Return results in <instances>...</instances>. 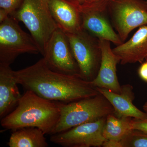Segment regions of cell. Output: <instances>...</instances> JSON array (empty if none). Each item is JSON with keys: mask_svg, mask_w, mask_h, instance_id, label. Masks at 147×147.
I'll return each instance as SVG.
<instances>
[{"mask_svg": "<svg viewBox=\"0 0 147 147\" xmlns=\"http://www.w3.org/2000/svg\"><path fill=\"white\" fill-rule=\"evenodd\" d=\"M16 82L26 90L51 101L69 102L99 94L91 82L50 69L42 58L36 63L14 71Z\"/></svg>", "mask_w": 147, "mask_h": 147, "instance_id": "obj_1", "label": "cell"}, {"mask_svg": "<svg viewBox=\"0 0 147 147\" xmlns=\"http://www.w3.org/2000/svg\"><path fill=\"white\" fill-rule=\"evenodd\" d=\"M60 117L57 101L40 97L26 90L15 109L1 119V125L14 130L26 127H36L45 134L51 135Z\"/></svg>", "mask_w": 147, "mask_h": 147, "instance_id": "obj_2", "label": "cell"}, {"mask_svg": "<svg viewBox=\"0 0 147 147\" xmlns=\"http://www.w3.org/2000/svg\"><path fill=\"white\" fill-rule=\"evenodd\" d=\"M57 102L60 117L51 135L82 124L107 117L108 115L115 113L111 103L100 93L95 96L73 102Z\"/></svg>", "mask_w": 147, "mask_h": 147, "instance_id": "obj_3", "label": "cell"}, {"mask_svg": "<svg viewBox=\"0 0 147 147\" xmlns=\"http://www.w3.org/2000/svg\"><path fill=\"white\" fill-rule=\"evenodd\" d=\"M10 16L24 23L43 55L47 42L59 28L50 11L49 0H23Z\"/></svg>", "mask_w": 147, "mask_h": 147, "instance_id": "obj_4", "label": "cell"}, {"mask_svg": "<svg viewBox=\"0 0 147 147\" xmlns=\"http://www.w3.org/2000/svg\"><path fill=\"white\" fill-rule=\"evenodd\" d=\"M26 53L37 55L40 50L31 35L24 32L18 21L9 16L0 23V64L10 65Z\"/></svg>", "mask_w": 147, "mask_h": 147, "instance_id": "obj_5", "label": "cell"}, {"mask_svg": "<svg viewBox=\"0 0 147 147\" xmlns=\"http://www.w3.org/2000/svg\"><path fill=\"white\" fill-rule=\"evenodd\" d=\"M72 54L79 66L83 79L91 82L96 76L100 51L98 41L82 29L73 33H66Z\"/></svg>", "mask_w": 147, "mask_h": 147, "instance_id": "obj_6", "label": "cell"}, {"mask_svg": "<svg viewBox=\"0 0 147 147\" xmlns=\"http://www.w3.org/2000/svg\"><path fill=\"white\" fill-rule=\"evenodd\" d=\"M42 56L46 65L53 71L82 77L67 35L60 28L53 34Z\"/></svg>", "mask_w": 147, "mask_h": 147, "instance_id": "obj_7", "label": "cell"}, {"mask_svg": "<svg viewBox=\"0 0 147 147\" xmlns=\"http://www.w3.org/2000/svg\"><path fill=\"white\" fill-rule=\"evenodd\" d=\"M115 28L123 43L131 31L147 24V1L115 0L108 3Z\"/></svg>", "mask_w": 147, "mask_h": 147, "instance_id": "obj_8", "label": "cell"}, {"mask_svg": "<svg viewBox=\"0 0 147 147\" xmlns=\"http://www.w3.org/2000/svg\"><path fill=\"white\" fill-rule=\"evenodd\" d=\"M107 117L79 125L51 135L50 141L65 147H100L107 141L102 134Z\"/></svg>", "mask_w": 147, "mask_h": 147, "instance_id": "obj_9", "label": "cell"}, {"mask_svg": "<svg viewBox=\"0 0 147 147\" xmlns=\"http://www.w3.org/2000/svg\"><path fill=\"white\" fill-rule=\"evenodd\" d=\"M108 4L94 3L80 5L82 28L98 39L106 40L119 45L123 42L103 14Z\"/></svg>", "mask_w": 147, "mask_h": 147, "instance_id": "obj_10", "label": "cell"}, {"mask_svg": "<svg viewBox=\"0 0 147 147\" xmlns=\"http://www.w3.org/2000/svg\"><path fill=\"white\" fill-rule=\"evenodd\" d=\"M100 51V65L96 76L91 82L96 88L110 90L120 93L121 86L120 85L117 74V65L120 59L113 52L110 42L104 39H98Z\"/></svg>", "mask_w": 147, "mask_h": 147, "instance_id": "obj_11", "label": "cell"}, {"mask_svg": "<svg viewBox=\"0 0 147 147\" xmlns=\"http://www.w3.org/2000/svg\"><path fill=\"white\" fill-rule=\"evenodd\" d=\"M111 103L115 110V115L119 117H130L136 119L147 118V113L143 112L133 104L134 98L133 87L131 85L121 86L120 93L110 90L96 88Z\"/></svg>", "mask_w": 147, "mask_h": 147, "instance_id": "obj_12", "label": "cell"}, {"mask_svg": "<svg viewBox=\"0 0 147 147\" xmlns=\"http://www.w3.org/2000/svg\"><path fill=\"white\" fill-rule=\"evenodd\" d=\"M49 5L58 27L65 33L82 30L80 5L67 0H49Z\"/></svg>", "mask_w": 147, "mask_h": 147, "instance_id": "obj_13", "label": "cell"}, {"mask_svg": "<svg viewBox=\"0 0 147 147\" xmlns=\"http://www.w3.org/2000/svg\"><path fill=\"white\" fill-rule=\"evenodd\" d=\"M14 71L10 65L0 64V118L13 111L22 97Z\"/></svg>", "mask_w": 147, "mask_h": 147, "instance_id": "obj_14", "label": "cell"}, {"mask_svg": "<svg viewBox=\"0 0 147 147\" xmlns=\"http://www.w3.org/2000/svg\"><path fill=\"white\" fill-rule=\"evenodd\" d=\"M113 51L121 65L143 62L147 58V25L140 27L129 40Z\"/></svg>", "mask_w": 147, "mask_h": 147, "instance_id": "obj_15", "label": "cell"}, {"mask_svg": "<svg viewBox=\"0 0 147 147\" xmlns=\"http://www.w3.org/2000/svg\"><path fill=\"white\" fill-rule=\"evenodd\" d=\"M45 133L39 128L26 127L14 130L11 135L9 147H47Z\"/></svg>", "mask_w": 147, "mask_h": 147, "instance_id": "obj_16", "label": "cell"}, {"mask_svg": "<svg viewBox=\"0 0 147 147\" xmlns=\"http://www.w3.org/2000/svg\"><path fill=\"white\" fill-rule=\"evenodd\" d=\"M132 118L119 117L115 114L107 116L103 128V137L106 140L119 142L132 129Z\"/></svg>", "mask_w": 147, "mask_h": 147, "instance_id": "obj_17", "label": "cell"}, {"mask_svg": "<svg viewBox=\"0 0 147 147\" xmlns=\"http://www.w3.org/2000/svg\"><path fill=\"white\" fill-rule=\"evenodd\" d=\"M119 147H147V134L132 129L119 142Z\"/></svg>", "mask_w": 147, "mask_h": 147, "instance_id": "obj_18", "label": "cell"}, {"mask_svg": "<svg viewBox=\"0 0 147 147\" xmlns=\"http://www.w3.org/2000/svg\"><path fill=\"white\" fill-rule=\"evenodd\" d=\"M23 0H0V9L11 15L21 5Z\"/></svg>", "mask_w": 147, "mask_h": 147, "instance_id": "obj_19", "label": "cell"}, {"mask_svg": "<svg viewBox=\"0 0 147 147\" xmlns=\"http://www.w3.org/2000/svg\"><path fill=\"white\" fill-rule=\"evenodd\" d=\"M131 126L133 129L139 130L147 134V118H133L131 121Z\"/></svg>", "mask_w": 147, "mask_h": 147, "instance_id": "obj_20", "label": "cell"}, {"mask_svg": "<svg viewBox=\"0 0 147 147\" xmlns=\"http://www.w3.org/2000/svg\"><path fill=\"white\" fill-rule=\"evenodd\" d=\"M138 73L140 78L147 82V61L142 64L139 67Z\"/></svg>", "mask_w": 147, "mask_h": 147, "instance_id": "obj_21", "label": "cell"}, {"mask_svg": "<svg viewBox=\"0 0 147 147\" xmlns=\"http://www.w3.org/2000/svg\"><path fill=\"white\" fill-rule=\"evenodd\" d=\"M115 0H86L85 4H91L94 3H106ZM84 4V5H85Z\"/></svg>", "mask_w": 147, "mask_h": 147, "instance_id": "obj_22", "label": "cell"}, {"mask_svg": "<svg viewBox=\"0 0 147 147\" xmlns=\"http://www.w3.org/2000/svg\"><path fill=\"white\" fill-rule=\"evenodd\" d=\"M9 16V14L6 11L0 9V23H2Z\"/></svg>", "mask_w": 147, "mask_h": 147, "instance_id": "obj_23", "label": "cell"}, {"mask_svg": "<svg viewBox=\"0 0 147 147\" xmlns=\"http://www.w3.org/2000/svg\"><path fill=\"white\" fill-rule=\"evenodd\" d=\"M79 5H83L86 3V0H67Z\"/></svg>", "mask_w": 147, "mask_h": 147, "instance_id": "obj_24", "label": "cell"}, {"mask_svg": "<svg viewBox=\"0 0 147 147\" xmlns=\"http://www.w3.org/2000/svg\"><path fill=\"white\" fill-rule=\"evenodd\" d=\"M143 108L145 112L147 113V101L143 105Z\"/></svg>", "mask_w": 147, "mask_h": 147, "instance_id": "obj_25", "label": "cell"}, {"mask_svg": "<svg viewBox=\"0 0 147 147\" xmlns=\"http://www.w3.org/2000/svg\"></svg>", "mask_w": 147, "mask_h": 147, "instance_id": "obj_26", "label": "cell"}]
</instances>
